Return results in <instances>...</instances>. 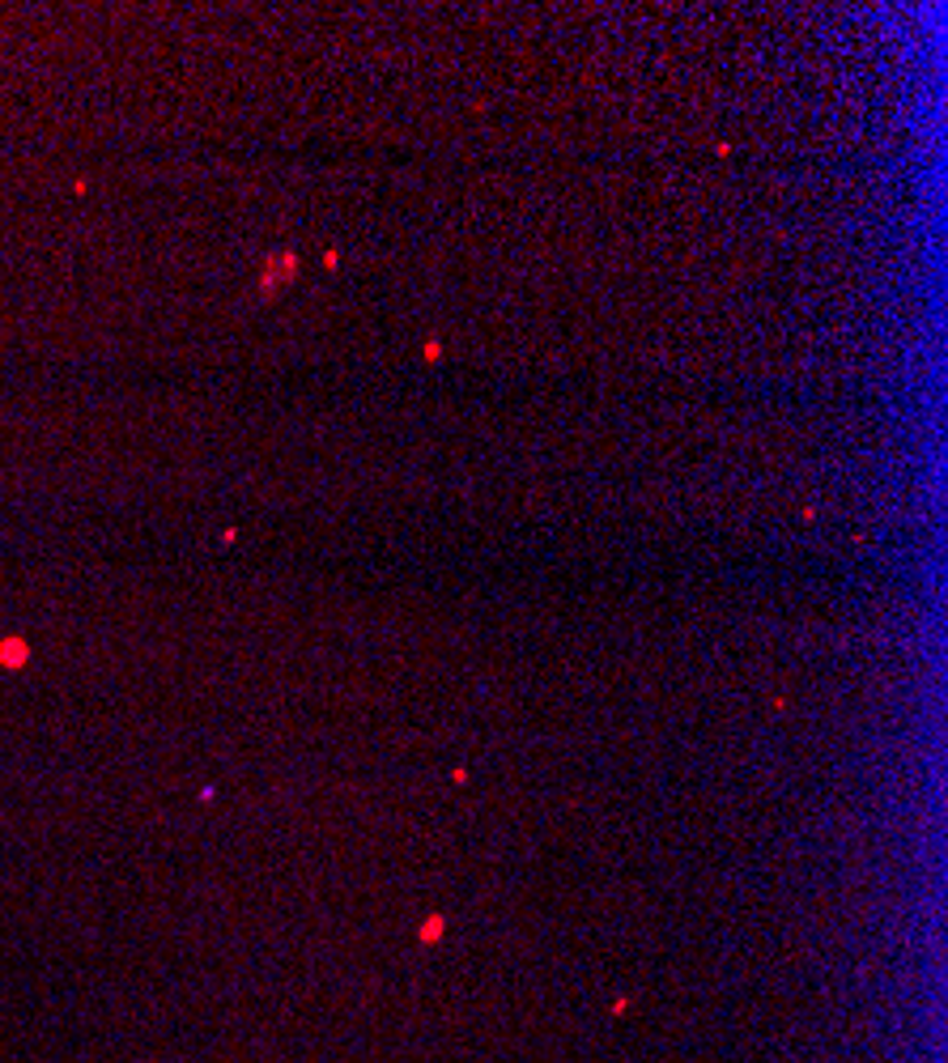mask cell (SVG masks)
Wrapping results in <instances>:
<instances>
[{
	"instance_id": "obj_1",
	"label": "cell",
	"mask_w": 948,
	"mask_h": 1063,
	"mask_svg": "<svg viewBox=\"0 0 948 1063\" xmlns=\"http://www.w3.org/2000/svg\"><path fill=\"white\" fill-rule=\"evenodd\" d=\"M298 273V256L293 252H273V256L264 259V277H259V293L264 298H273L277 290H286L290 286V277Z\"/></svg>"
}]
</instances>
